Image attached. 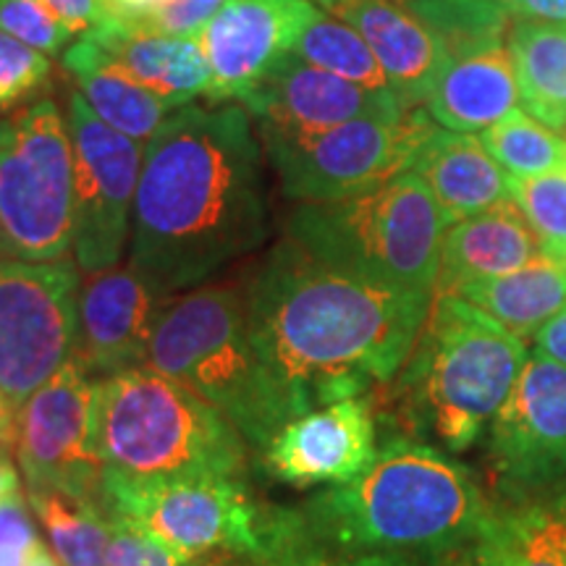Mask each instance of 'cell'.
I'll return each mask as SVG.
<instances>
[{"label":"cell","instance_id":"1","mask_svg":"<svg viewBox=\"0 0 566 566\" xmlns=\"http://www.w3.org/2000/svg\"><path fill=\"white\" fill-rule=\"evenodd\" d=\"M433 300L331 271L289 237L275 244L247 286V317L289 422L391 380Z\"/></svg>","mask_w":566,"mask_h":566},{"label":"cell","instance_id":"2","mask_svg":"<svg viewBox=\"0 0 566 566\" xmlns=\"http://www.w3.org/2000/svg\"><path fill=\"white\" fill-rule=\"evenodd\" d=\"M263 150L239 105H184L147 139L129 268L163 296L205 286L265 244Z\"/></svg>","mask_w":566,"mask_h":566},{"label":"cell","instance_id":"3","mask_svg":"<svg viewBox=\"0 0 566 566\" xmlns=\"http://www.w3.org/2000/svg\"><path fill=\"white\" fill-rule=\"evenodd\" d=\"M296 512L310 546L422 558L467 546L491 516L462 464L412 441L384 446L363 475Z\"/></svg>","mask_w":566,"mask_h":566},{"label":"cell","instance_id":"4","mask_svg":"<svg viewBox=\"0 0 566 566\" xmlns=\"http://www.w3.org/2000/svg\"><path fill=\"white\" fill-rule=\"evenodd\" d=\"M92 451L129 478H242L244 438L216 407L153 367L95 380Z\"/></svg>","mask_w":566,"mask_h":566},{"label":"cell","instance_id":"5","mask_svg":"<svg viewBox=\"0 0 566 566\" xmlns=\"http://www.w3.org/2000/svg\"><path fill=\"white\" fill-rule=\"evenodd\" d=\"M147 367L202 396L254 449H265L289 422L252 346L247 289L205 283L163 302Z\"/></svg>","mask_w":566,"mask_h":566},{"label":"cell","instance_id":"6","mask_svg":"<svg viewBox=\"0 0 566 566\" xmlns=\"http://www.w3.org/2000/svg\"><path fill=\"white\" fill-rule=\"evenodd\" d=\"M446 229L433 192L412 171L349 200L300 202L286 221V237L331 271L433 296Z\"/></svg>","mask_w":566,"mask_h":566},{"label":"cell","instance_id":"7","mask_svg":"<svg viewBox=\"0 0 566 566\" xmlns=\"http://www.w3.org/2000/svg\"><path fill=\"white\" fill-rule=\"evenodd\" d=\"M527 346L457 294H436L407 359L405 391L446 449L483 436L527 365Z\"/></svg>","mask_w":566,"mask_h":566},{"label":"cell","instance_id":"8","mask_svg":"<svg viewBox=\"0 0 566 566\" xmlns=\"http://www.w3.org/2000/svg\"><path fill=\"white\" fill-rule=\"evenodd\" d=\"M105 512L147 530L187 564L244 558L268 566L302 537L300 512L263 506L242 478H129L103 472Z\"/></svg>","mask_w":566,"mask_h":566},{"label":"cell","instance_id":"9","mask_svg":"<svg viewBox=\"0 0 566 566\" xmlns=\"http://www.w3.org/2000/svg\"><path fill=\"white\" fill-rule=\"evenodd\" d=\"M0 223L17 260L71 258L74 153L66 116L53 101H38L0 122Z\"/></svg>","mask_w":566,"mask_h":566},{"label":"cell","instance_id":"10","mask_svg":"<svg viewBox=\"0 0 566 566\" xmlns=\"http://www.w3.org/2000/svg\"><path fill=\"white\" fill-rule=\"evenodd\" d=\"M436 126L424 108H415L401 122L359 118L310 132L260 124V139L281 192L317 205L365 195L409 171L417 145Z\"/></svg>","mask_w":566,"mask_h":566},{"label":"cell","instance_id":"11","mask_svg":"<svg viewBox=\"0 0 566 566\" xmlns=\"http://www.w3.org/2000/svg\"><path fill=\"white\" fill-rule=\"evenodd\" d=\"M80 283L74 258L0 265V394L17 409L74 359Z\"/></svg>","mask_w":566,"mask_h":566},{"label":"cell","instance_id":"12","mask_svg":"<svg viewBox=\"0 0 566 566\" xmlns=\"http://www.w3.org/2000/svg\"><path fill=\"white\" fill-rule=\"evenodd\" d=\"M66 126L74 153V260L82 273L108 271L132 242L145 147L97 118L80 92H69Z\"/></svg>","mask_w":566,"mask_h":566},{"label":"cell","instance_id":"13","mask_svg":"<svg viewBox=\"0 0 566 566\" xmlns=\"http://www.w3.org/2000/svg\"><path fill=\"white\" fill-rule=\"evenodd\" d=\"M92 394L87 370L76 359L63 365L19 407L13 454L30 488L103 509L105 467L90 441Z\"/></svg>","mask_w":566,"mask_h":566},{"label":"cell","instance_id":"14","mask_svg":"<svg viewBox=\"0 0 566 566\" xmlns=\"http://www.w3.org/2000/svg\"><path fill=\"white\" fill-rule=\"evenodd\" d=\"M317 6L313 0H229L195 34L210 63V103L244 97L294 51Z\"/></svg>","mask_w":566,"mask_h":566},{"label":"cell","instance_id":"15","mask_svg":"<svg viewBox=\"0 0 566 566\" xmlns=\"http://www.w3.org/2000/svg\"><path fill=\"white\" fill-rule=\"evenodd\" d=\"M495 470L512 485L566 475V367L546 354L527 357L506 405L491 422Z\"/></svg>","mask_w":566,"mask_h":566},{"label":"cell","instance_id":"16","mask_svg":"<svg viewBox=\"0 0 566 566\" xmlns=\"http://www.w3.org/2000/svg\"><path fill=\"white\" fill-rule=\"evenodd\" d=\"M166 300L129 265L82 273L76 296V363L90 378H108L145 365L155 321Z\"/></svg>","mask_w":566,"mask_h":566},{"label":"cell","instance_id":"17","mask_svg":"<svg viewBox=\"0 0 566 566\" xmlns=\"http://www.w3.org/2000/svg\"><path fill=\"white\" fill-rule=\"evenodd\" d=\"M244 108L265 126L283 129H331V126L375 118L401 122L407 108L394 90H373L317 69L289 53L271 74L244 97Z\"/></svg>","mask_w":566,"mask_h":566},{"label":"cell","instance_id":"18","mask_svg":"<svg viewBox=\"0 0 566 566\" xmlns=\"http://www.w3.org/2000/svg\"><path fill=\"white\" fill-rule=\"evenodd\" d=\"M268 472L296 488L352 483L375 459V420L365 399L334 401L286 422L265 446Z\"/></svg>","mask_w":566,"mask_h":566},{"label":"cell","instance_id":"19","mask_svg":"<svg viewBox=\"0 0 566 566\" xmlns=\"http://www.w3.org/2000/svg\"><path fill=\"white\" fill-rule=\"evenodd\" d=\"M325 13L342 19L367 42L407 111L422 108L449 55L399 0H344Z\"/></svg>","mask_w":566,"mask_h":566},{"label":"cell","instance_id":"20","mask_svg":"<svg viewBox=\"0 0 566 566\" xmlns=\"http://www.w3.org/2000/svg\"><path fill=\"white\" fill-rule=\"evenodd\" d=\"M541 258L546 252L520 205L501 202L446 229L436 294H459L467 283L499 279Z\"/></svg>","mask_w":566,"mask_h":566},{"label":"cell","instance_id":"21","mask_svg":"<svg viewBox=\"0 0 566 566\" xmlns=\"http://www.w3.org/2000/svg\"><path fill=\"white\" fill-rule=\"evenodd\" d=\"M409 171L428 184L449 226L512 200V174L472 134L436 126L417 145Z\"/></svg>","mask_w":566,"mask_h":566},{"label":"cell","instance_id":"22","mask_svg":"<svg viewBox=\"0 0 566 566\" xmlns=\"http://www.w3.org/2000/svg\"><path fill=\"white\" fill-rule=\"evenodd\" d=\"M84 34H90L142 87L155 92L174 111L208 95L210 63L195 34L171 38L150 27L126 24L116 17Z\"/></svg>","mask_w":566,"mask_h":566},{"label":"cell","instance_id":"23","mask_svg":"<svg viewBox=\"0 0 566 566\" xmlns=\"http://www.w3.org/2000/svg\"><path fill=\"white\" fill-rule=\"evenodd\" d=\"M520 103L509 51L495 48L446 63L422 108L441 129L475 134L504 122Z\"/></svg>","mask_w":566,"mask_h":566},{"label":"cell","instance_id":"24","mask_svg":"<svg viewBox=\"0 0 566 566\" xmlns=\"http://www.w3.org/2000/svg\"><path fill=\"white\" fill-rule=\"evenodd\" d=\"M63 66L74 76L92 113L126 137L147 142L174 113L171 105L142 87L90 34L71 42L63 53Z\"/></svg>","mask_w":566,"mask_h":566},{"label":"cell","instance_id":"25","mask_svg":"<svg viewBox=\"0 0 566 566\" xmlns=\"http://www.w3.org/2000/svg\"><path fill=\"white\" fill-rule=\"evenodd\" d=\"M457 296L475 304L522 342L535 338L566 304V258H541L499 279L467 283Z\"/></svg>","mask_w":566,"mask_h":566},{"label":"cell","instance_id":"26","mask_svg":"<svg viewBox=\"0 0 566 566\" xmlns=\"http://www.w3.org/2000/svg\"><path fill=\"white\" fill-rule=\"evenodd\" d=\"M527 116L554 132L566 126V24L516 19L506 38Z\"/></svg>","mask_w":566,"mask_h":566},{"label":"cell","instance_id":"27","mask_svg":"<svg viewBox=\"0 0 566 566\" xmlns=\"http://www.w3.org/2000/svg\"><path fill=\"white\" fill-rule=\"evenodd\" d=\"M472 546L480 566H566V522L543 506L491 512Z\"/></svg>","mask_w":566,"mask_h":566},{"label":"cell","instance_id":"28","mask_svg":"<svg viewBox=\"0 0 566 566\" xmlns=\"http://www.w3.org/2000/svg\"><path fill=\"white\" fill-rule=\"evenodd\" d=\"M441 42L449 61L504 48L514 13L499 0H399Z\"/></svg>","mask_w":566,"mask_h":566},{"label":"cell","instance_id":"29","mask_svg":"<svg viewBox=\"0 0 566 566\" xmlns=\"http://www.w3.org/2000/svg\"><path fill=\"white\" fill-rule=\"evenodd\" d=\"M30 504L61 566H105L111 527L103 509L38 488H30Z\"/></svg>","mask_w":566,"mask_h":566},{"label":"cell","instance_id":"30","mask_svg":"<svg viewBox=\"0 0 566 566\" xmlns=\"http://www.w3.org/2000/svg\"><path fill=\"white\" fill-rule=\"evenodd\" d=\"M292 53L349 82L365 84V87L373 90H391L384 69L367 48V42L342 19L331 17L321 9L315 11V17L302 30Z\"/></svg>","mask_w":566,"mask_h":566},{"label":"cell","instance_id":"31","mask_svg":"<svg viewBox=\"0 0 566 566\" xmlns=\"http://www.w3.org/2000/svg\"><path fill=\"white\" fill-rule=\"evenodd\" d=\"M480 142L491 158L516 179L566 174V139L522 111L485 129Z\"/></svg>","mask_w":566,"mask_h":566},{"label":"cell","instance_id":"32","mask_svg":"<svg viewBox=\"0 0 566 566\" xmlns=\"http://www.w3.org/2000/svg\"><path fill=\"white\" fill-rule=\"evenodd\" d=\"M512 200L525 212L546 258H566V174L512 176Z\"/></svg>","mask_w":566,"mask_h":566},{"label":"cell","instance_id":"33","mask_svg":"<svg viewBox=\"0 0 566 566\" xmlns=\"http://www.w3.org/2000/svg\"><path fill=\"white\" fill-rule=\"evenodd\" d=\"M0 30L45 55L66 51L76 34L48 0H0Z\"/></svg>","mask_w":566,"mask_h":566},{"label":"cell","instance_id":"34","mask_svg":"<svg viewBox=\"0 0 566 566\" xmlns=\"http://www.w3.org/2000/svg\"><path fill=\"white\" fill-rule=\"evenodd\" d=\"M51 76V61L0 30V111H11L38 92Z\"/></svg>","mask_w":566,"mask_h":566},{"label":"cell","instance_id":"35","mask_svg":"<svg viewBox=\"0 0 566 566\" xmlns=\"http://www.w3.org/2000/svg\"><path fill=\"white\" fill-rule=\"evenodd\" d=\"M105 516L111 527L105 566H192L126 516L113 512H105Z\"/></svg>","mask_w":566,"mask_h":566},{"label":"cell","instance_id":"36","mask_svg":"<svg viewBox=\"0 0 566 566\" xmlns=\"http://www.w3.org/2000/svg\"><path fill=\"white\" fill-rule=\"evenodd\" d=\"M42 551L40 535L21 495L0 501V566H30Z\"/></svg>","mask_w":566,"mask_h":566},{"label":"cell","instance_id":"37","mask_svg":"<svg viewBox=\"0 0 566 566\" xmlns=\"http://www.w3.org/2000/svg\"><path fill=\"white\" fill-rule=\"evenodd\" d=\"M433 556H405V554H338L310 546L307 541L296 543V548L286 551L268 566H424Z\"/></svg>","mask_w":566,"mask_h":566},{"label":"cell","instance_id":"38","mask_svg":"<svg viewBox=\"0 0 566 566\" xmlns=\"http://www.w3.org/2000/svg\"><path fill=\"white\" fill-rule=\"evenodd\" d=\"M229 0H171L168 6H163L160 11H155L150 19L142 27H150L155 32L171 34V38H189L197 34L208 24L212 13Z\"/></svg>","mask_w":566,"mask_h":566},{"label":"cell","instance_id":"39","mask_svg":"<svg viewBox=\"0 0 566 566\" xmlns=\"http://www.w3.org/2000/svg\"><path fill=\"white\" fill-rule=\"evenodd\" d=\"M48 3L76 34L95 30L111 19L105 0H48Z\"/></svg>","mask_w":566,"mask_h":566},{"label":"cell","instance_id":"40","mask_svg":"<svg viewBox=\"0 0 566 566\" xmlns=\"http://www.w3.org/2000/svg\"><path fill=\"white\" fill-rule=\"evenodd\" d=\"M535 352L566 367V304L535 334Z\"/></svg>","mask_w":566,"mask_h":566},{"label":"cell","instance_id":"41","mask_svg":"<svg viewBox=\"0 0 566 566\" xmlns=\"http://www.w3.org/2000/svg\"><path fill=\"white\" fill-rule=\"evenodd\" d=\"M171 0H105V9L111 17L126 21V24H145L155 11H160Z\"/></svg>","mask_w":566,"mask_h":566},{"label":"cell","instance_id":"42","mask_svg":"<svg viewBox=\"0 0 566 566\" xmlns=\"http://www.w3.org/2000/svg\"><path fill=\"white\" fill-rule=\"evenodd\" d=\"M512 13L516 19H535V21H554L566 24V0H522Z\"/></svg>","mask_w":566,"mask_h":566},{"label":"cell","instance_id":"43","mask_svg":"<svg viewBox=\"0 0 566 566\" xmlns=\"http://www.w3.org/2000/svg\"><path fill=\"white\" fill-rule=\"evenodd\" d=\"M17 412L19 409L0 394V454H9L13 449V436H17Z\"/></svg>","mask_w":566,"mask_h":566},{"label":"cell","instance_id":"44","mask_svg":"<svg viewBox=\"0 0 566 566\" xmlns=\"http://www.w3.org/2000/svg\"><path fill=\"white\" fill-rule=\"evenodd\" d=\"M424 566H480V562H478L475 546H472V541H470L462 548L449 551V554H441V556H433Z\"/></svg>","mask_w":566,"mask_h":566},{"label":"cell","instance_id":"45","mask_svg":"<svg viewBox=\"0 0 566 566\" xmlns=\"http://www.w3.org/2000/svg\"><path fill=\"white\" fill-rule=\"evenodd\" d=\"M19 493V472L11 464L9 454H0V501L11 499Z\"/></svg>","mask_w":566,"mask_h":566},{"label":"cell","instance_id":"46","mask_svg":"<svg viewBox=\"0 0 566 566\" xmlns=\"http://www.w3.org/2000/svg\"><path fill=\"white\" fill-rule=\"evenodd\" d=\"M30 566H61V564H59V558H55V556L51 554V551L42 548L40 554L32 558V564H30Z\"/></svg>","mask_w":566,"mask_h":566},{"label":"cell","instance_id":"47","mask_svg":"<svg viewBox=\"0 0 566 566\" xmlns=\"http://www.w3.org/2000/svg\"><path fill=\"white\" fill-rule=\"evenodd\" d=\"M9 260H17L11 254V247H9V239H6V231H3V223H0V265L9 263Z\"/></svg>","mask_w":566,"mask_h":566},{"label":"cell","instance_id":"48","mask_svg":"<svg viewBox=\"0 0 566 566\" xmlns=\"http://www.w3.org/2000/svg\"><path fill=\"white\" fill-rule=\"evenodd\" d=\"M554 509L558 512V516H562V520L566 522V493L562 495V499H558V504Z\"/></svg>","mask_w":566,"mask_h":566},{"label":"cell","instance_id":"49","mask_svg":"<svg viewBox=\"0 0 566 566\" xmlns=\"http://www.w3.org/2000/svg\"><path fill=\"white\" fill-rule=\"evenodd\" d=\"M317 3H321L325 11H331V9H334V6H338V3H344V0H317Z\"/></svg>","mask_w":566,"mask_h":566},{"label":"cell","instance_id":"50","mask_svg":"<svg viewBox=\"0 0 566 566\" xmlns=\"http://www.w3.org/2000/svg\"><path fill=\"white\" fill-rule=\"evenodd\" d=\"M499 3H504V6H506V9H509V11H512L516 3H522V0H499Z\"/></svg>","mask_w":566,"mask_h":566},{"label":"cell","instance_id":"51","mask_svg":"<svg viewBox=\"0 0 566 566\" xmlns=\"http://www.w3.org/2000/svg\"><path fill=\"white\" fill-rule=\"evenodd\" d=\"M216 566H223V564H216ZM226 566H231V564H226ZM250 566H254V564H250Z\"/></svg>","mask_w":566,"mask_h":566}]
</instances>
